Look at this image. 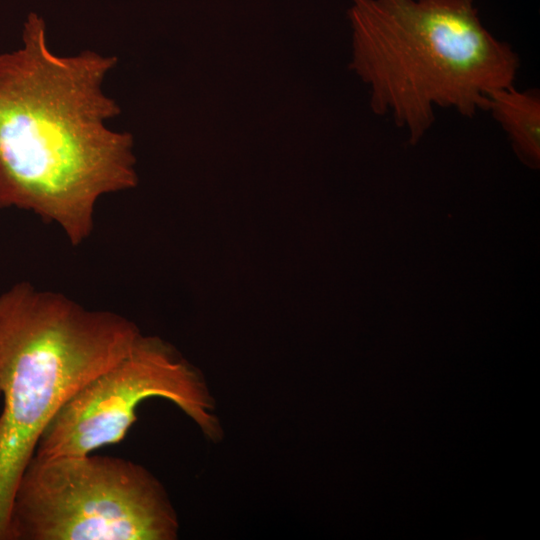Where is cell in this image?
Listing matches in <instances>:
<instances>
[{
    "instance_id": "obj_1",
    "label": "cell",
    "mask_w": 540,
    "mask_h": 540,
    "mask_svg": "<svg viewBox=\"0 0 540 540\" xmlns=\"http://www.w3.org/2000/svg\"><path fill=\"white\" fill-rule=\"evenodd\" d=\"M116 56H62L29 14L22 45L0 53V209L30 211L73 246L90 237L107 194L138 183L133 137L110 129L121 107L104 91Z\"/></svg>"
},
{
    "instance_id": "obj_3",
    "label": "cell",
    "mask_w": 540,
    "mask_h": 540,
    "mask_svg": "<svg viewBox=\"0 0 540 540\" xmlns=\"http://www.w3.org/2000/svg\"><path fill=\"white\" fill-rule=\"evenodd\" d=\"M140 334L120 314L26 281L0 294V540H9L15 490L48 423Z\"/></svg>"
},
{
    "instance_id": "obj_2",
    "label": "cell",
    "mask_w": 540,
    "mask_h": 540,
    "mask_svg": "<svg viewBox=\"0 0 540 540\" xmlns=\"http://www.w3.org/2000/svg\"><path fill=\"white\" fill-rule=\"evenodd\" d=\"M351 67L369 86L373 112L417 143L436 110L472 118L489 94L513 85L520 58L491 34L474 0H351Z\"/></svg>"
},
{
    "instance_id": "obj_4",
    "label": "cell",
    "mask_w": 540,
    "mask_h": 540,
    "mask_svg": "<svg viewBox=\"0 0 540 540\" xmlns=\"http://www.w3.org/2000/svg\"><path fill=\"white\" fill-rule=\"evenodd\" d=\"M178 528L164 488L140 464L34 455L15 490L9 540H173Z\"/></svg>"
},
{
    "instance_id": "obj_5",
    "label": "cell",
    "mask_w": 540,
    "mask_h": 540,
    "mask_svg": "<svg viewBox=\"0 0 540 540\" xmlns=\"http://www.w3.org/2000/svg\"><path fill=\"white\" fill-rule=\"evenodd\" d=\"M151 397L176 404L207 437L220 435L212 398L197 370L161 339L140 334L122 358L62 406L42 432L34 455L80 456L118 443L136 421L139 404Z\"/></svg>"
},
{
    "instance_id": "obj_6",
    "label": "cell",
    "mask_w": 540,
    "mask_h": 540,
    "mask_svg": "<svg viewBox=\"0 0 540 540\" xmlns=\"http://www.w3.org/2000/svg\"><path fill=\"white\" fill-rule=\"evenodd\" d=\"M486 111L508 135L520 159L533 168L540 160V94L510 85L492 91Z\"/></svg>"
}]
</instances>
